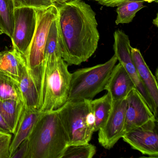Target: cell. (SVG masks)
<instances>
[{"instance_id":"6da1fadb","label":"cell","mask_w":158,"mask_h":158,"mask_svg":"<svg viewBox=\"0 0 158 158\" xmlns=\"http://www.w3.org/2000/svg\"><path fill=\"white\" fill-rule=\"evenodd\" d=\"M57 5L62 57L69 65H79L88 60L98 48L96 13L83 0Z\"/></svg>"},{"instance_id":"7a4b0ae2","label":"cell","mask_w":158,"mask_h":158,"mask_svg":"<svg viewBox=\"0 0 158 158\" xmlns=\"http://www.w3.org/2000/svg\"><path fill=\"white\" fill-rule=\"evenodd\" d=\"M28 139L29 158H62L68 142L57 110L42 113Z\"/></svg>"},{"instance_id":"3957f363","label":"cell","mask_w":158,"mask_h":158,"mask_svg":"<svg viewBox=\"0 0 158 158\" xmlns=\"http://www.w3.org/2000/svg\"><path fill=\"white\" fill-rule=\"evenodd\" d=\"M56 110L68 145L89 143L95 132V118L90 100L67 101Z\"/></svg>"},{"instance_id":"277c9868","label":"cell","mask_w":158,"mask_h":158,"mask_svg":"<svg viewBox=\"0 0 158 158\" xmlns=\"http://www.w3.org/2000/svg\"><path fill=\"white\" fill-rule=\"evenodd\" d=\"M37 22L35 31L26 56L27 69L34 80L40 96L42 105V82L44 52L50 27L58 15L57 5L52 4L44 9H35Z\"/></svg>"},{"instance_id":"5b68a950","label":"cell","mask_w":158,"mask_h":158,"mask_svg":"<svg viewBox=\"0 0 158 158\" xmlns=\"http://www.w3.org/2000/svg\"><path fill=\"white\" fill-rule=\"evenodd\" d=\"M117 61L114 55L104 63L81 68L72 73L67 101L93 100L105 89Z\"/></svg>"},{"instance_id":"8992f818","label":"cell","mask_w":158,"mask_h":158,"mask_svg":"<svg viewBox=\"0 0 158 158\" xmlns=\"http://www.w3.org/2000/svg\"><path fill=\"white\" fill-rule=\"evenodd\" d=\"M68 64L61 59L48 66L42 80V103L39 110H56L68 100L72 73Z\"/></svg>"},{"instance_id":"52a82bcc","label":"cell","mask_w":158,"mask_h":158,"mask_svg":"<svg viewBox=\"0 0 158 158\" xmlns=\"http://www.w3.org/2000/svg\"><path fill=\"white\" fill-rule=\"evenodd\" d=\"M114 42L113 49L114 55L117 60L123 66L129 76L133 80L137 90L141 94L153 114L156 117L157 113L155 110L152 100L145 89L138 74L131 55L130 40L128 36L123 30L118 29L114 34Z\"/></svg>"},{"instance_id":"ba28073f","label":"cell","mask_w":158,"mask_h":158,"mask_svg":"<svg viewBox=\"0 0 158 158\" xmlns=\"http://www.w3.org/2000/svg\"><path fill=\"white\" fill-rule=\"evenodd\" d=\"M35 9L30 7H15L14 29L11 39L12 47L25 58L34 37L36 26Z\"/></svg>"},{"instance_id":"9c48e42d","label":"cell","mask_w":158,"mask_h":158,"mask_svg":"<svg viewBox=\"0 0 158 158\" xmlns=\"http://www.w3.org/2000/svg\"><path fill=\"white\" fill-rule=\"evenodd\" d=\"M126 106V99L113 102L110 115L99 129V143L107 149L112 148L123 135Z\"/></svg>"},{"instance_id":"30bf717a","label":"cell","mask_w":158,"mask_h":158,"mask_svg":"<svg viewBox=\"0 0 158 158\" xmlns=\"http://www.w3.org/2000/svg\"><path fill=\"white\" fill-rule=\"evenodd\" d=\"M156 121L150 122L142 126L126 132L123 140L134 149L151 157H158V136Z\"/></svg>"},{"instance_id":"8fae6325","label":"cell","mask_w":158,"mask_h":158,"mask_svg":"<svg viewBox=\"0 0 158 158\" xmlns=\"http://www.w3.org/2000/svg\"><path fill=\"white\" fill-rule=\"evenodd\" d=\"M126 100L127 106L124 134L133 128L156 121V117L136 89L131 90Z\"/></svg>"},{"instance_id":"7c38bea8","label":"cell","mask_w":158,"mask_h":158,"mask_svg":"<svg viewBox=\"0 0 158 158\" xmlns=\"http://www.w3.org/2000/svg\"><path fill=\"white\" fill-rule=\"evenodd\" d=\"M133 80L122 64H115L104 90L111 98L112 102L126 98L131 90L135 89Z\"/></svg>"},{"instance_id":"4fadbf2b","label":"cell","mask_w":158,"mask_h":158,"mask_svg":"<svg viewBox=\"0 0 158 158\" xmlns=\"http://www.w3.org/2000/svg\"><path fill=\"white\" fill-rule=\"evenodd\" d=\"M131 52L140 81L149 95L157 114L158 86L157 79L146 64L139 50L131 47Z\"/></svg>"},{"instance_id":"5bb4252c","label":"cell","mask_w":158,"mask_h":158,"mask_svg":"<svg viewBox=\"0 0 158 158\" xmlns=\"http://www.w3.org/2000/svg\"><path fill=\"white\" fill-rule=\"evenodd\" d=\"M27 68L25 58L16 49L0 52V72L17 83Z\"/></svg>"},{"instance_id":"9a60e30c","label":"cell","mask_w":158,"mask_h":158,"mask_svg":"<svg viewBox=\"0 0 158 158\" xmlns=\"http://www.w3.org/2000/svg\"><path fill=\"white\" fill-rule=\"evenodd\" d=\"M42 113L37 109L24 107L16 130L12 136L10 149V156L20 144L28 137Z\"/></svg>"},{"instance_id":"2e32d148","label":"cell","mask_w":158,"mask_h":158,"mask_svg":"<svg viewBox=\"0 0 158 158\" xmlns=\"http://www.w3.org/2000/svg\"><path fill=\"white\" fill-rule=\"evenodd\" d=\"M62 59V48L59 36L57 16L52 23L48 34L44 52L43 64V75L46 68L50 64Z\"/></svg>"},{"instance_id":"e0dca14e","label":"cell","mask_w":158,"mask_h":158,"mask_svg":"<svg viewBox=\"0 0 158 158\" xmlns=\"http://www.w3.org/2000/svg\"><path fill=\"white\" fill-rule=\"evenodd\" d=\"M24 107V102L17 100L0 99V114L12 134L16 130Z\"/></svg>"},{"instance_id":"ac0fdd59","label":"cell","mask_w":158,"mask_h":158,"mask_svg":"<svg viewBox=\"0 0 158 158\" xmlns=\"http://www.w3.org/2000/svg\"><path fill=\"white\" fill-rule=\"evenodd\" d=\"M18 84L23 98L25 107L39 110L40 108L39 92L27 68L24 72Z\"/></svg>"},{"instance_id":"d6986e66","label":"cell","mask_w":158,"mask_h":158,"mask_svg":"<svg viewBox=\"0 0 158 158\" xmlns=\"http://www.w3.org/2000/svg\"><path fill=\"white\" fill-rule=\"evenodd\" d=\"M112 102L108 93L99 98L90 100L95 118V132L98 131L106 123L111 111Z\"/></svg>"},{"instance_id":"ffe728a7","label":"cell","mask_w":158,"mask_h":158,"mask_svg":"<svg viewBox=\"0 0 158 158\" xmlns=\"http://www.w3.org/2000/svg\"><path fill=\"white\" fill-rule=\"evenodd\" d=\"M14 0H0V29L11 38L14 29Z\"/></svg>"},{"instance_id":"44dd1931","label":"cell","mask_w":158,"mask_h":158,"mask_svg":"<svg viewBox=\"0 0 158 158\" xmlns=\"http://www.w3.org/2000/svg\"><path fill=\"white\" fill-rule=\"evenodd\" d=\"M141 0H129L117 6L115 24H128L131 23L137 13L145 7Z\"/></svg>"},{"instance_id":"7402d4cb","label":"cell","mask_w":158,"mask_h":158,"mask_svg":"<svg viewBox=\"0 0 158 158\" xmlns=\"http://www.w3.org/2000/svg\"><path fill=\"white\" fill-rule=\"evenodd\" d=\"M7 99L24 102L18 83L0 72V99Z\"/></svg>"},{"instance_id":"603a6c76","label":"cell","mask_w":158,"mask_h":158,"mask_svg":"<svg viewBox=\"0 0 158 158\" xmlns=\"http://www.w3.org/2000/svg\"><path fill=\"white\" fill-rule=\"evenodd\" d=\"M96 153V147L89 143L68 145L62 158H92Z\"/></svg>"},{"instance_id":"cb8c5ba5","label":"cell","mask_w":158,"mask_h":158,"mask_svg":"<svg viewBox=\"0 0 158 158\" xmlns=\"http://www.w3.org/2000/svg\"><path fill=\"white\" fill-rule=\"evenodd\" d=\"M15 7H30L44 9L52 5V0H14Z\"/></svg>"},{"instance_id":"d4e9b609","label":"cell","mask_w":158,"mask_h":158,"mask_svg":"<svg viewBox=\"0 0 158 158\" xmlns=\"http://www.w3.org/2000/svg\"><path fill=\"white\" fill-rule=\"evenodd\" d=\"M12 134L0 131V158H10Z\"/></svg>"},{"instance_id":"484cf974","label":"cell","mask_w":158,"mask_h":158,"mask_svg":"<svg viewBox=\"0 0 158 158\" xmlns=\"http://www.w3.org/2000/svg\"><path fill=\"white\" fill-rule=\"evenodd\" d=\"M10 158H29V141L28 138L20 144Z\"/></svg>"},{"instance_id":"4316f807","label":"cell","mask_w":158,"mask_h":158,"mask_svg":"<svg viewBox=\"0 0 158 158\" xmlns=\"http://www.w3.org/2000/svg\"><path fill=\"white\" fill-rule=\"evenodd\" d=\"M95 1L98 2L99 4H100L102 6L108 7H115L129 0H95Z\"/></svg>"},{"instance_id":"83f0119b","label":"cell","mask_w":158,"mask_h":158,"mask_svg":"<svg viewBox=\"0 0 158 158\" xmlns=\"http://www.w3.org/2000/svg\"><path fill=\"white\" fill-rule=\"evenodd\" d=\"M0 131L5 132V133L12 134L10 127L8 126L1 114H0Z\"/></svg>"},{"instance_id":"f1b7e54d","label":"cell","mask_w":158,"mask_h":158,"mask_svg":"<svg viewBox=\"0 0 158 158\" xmlns=\"http://www.w3.org/2000/svg\"><path fill=\"white\" fill-rule=\"evenodd\" d=\"M73 0H52V4L60 5L68 2L72 1Z\"/></svg>"},{"instance_id":"f546056e","label":"cell","mask_w":158,"mask_h":158,"mask_svg":"<svg viewBox=\"0 0 158 158\" xmlns=\"http://www.w3.org/2000/svg\"><path fill=\"white\" fill-rule=\"evenodd\" d=\"M158 15H157L156 18L153 19V24L154 25L156 26V27H158Z\"/></svg>"},{"instance_id":"4dcf8cb0","label":"cell","mask_w":158,"mask_h":158,"mask_svg":"<svg viewBox=\"0 0 158 158\" xmlns=\"http://www.w3.org/2000/svg\"><path fill=\"white\" fill-rule=\"evenodd\" d=\"M143 2H148V3H151L153 2H157V0H142Z\"/></svg>"},{"instance_id":"1f68e13d","label":"cell","mask_w":158,"mask_h":158,"mask_svg":"<svg viewBox=\"0 0 158 158\" xmlns=\"http://www.w3.org/2000/svg\"><path fill=\"white\" fill-rule=\"evenodd\" d=\"M3 34V32H2V30H1V29H0V35H1Z\"/></svg>"},{"instance_id":"d6a6232c","label":"cell","mask_w":158,"mask_h":158,"mask_svg":"<svg viewBox=\"0 0 158 158\" xmlns=\"http://www.w3.org/2000/svg\"></svg>"}]
</instances>
